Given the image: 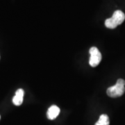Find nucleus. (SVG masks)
I'll return each instance as SVG.
<instances>
[{
  "instance_id": "nucleus-4",
  "label": "nucleus",
  "mask_w": 125,
  "mask_h": 125,
  "mask_svg": "<svg viewBox=\"0 0 125 125\" xmlns=\"http://www.w3.org/2000/svg\"><path fill=\"white\" fill-rule=\"evenodd\" d=\"M60 111H61L60 108L57 106L53 105V106H50L48 108V111H47V118L49 120H51L56 119L58 117V115H59Z\"/></svg>"
},
{
  "instance_id": "nucleus-2",
  "label": "nucleus",
  "mask_w": 125,
  "mask_h": 125,
  "mask_svg": "<svg viewBox=\"0 0 125 125\" xmlns=\"http://www.w3.org/2000/svg\"><path fill=\"white\" fill-rule=\"evenodd\" d=\"M125 81L122 79H119L117 81L115 85L109 87L106 90L108 96L112 98L121 97L125 92Z\"/></svg>"
},
{
  "instance_id": "nucleus-7",
  "label": "nucleus",
  "mask_w": 125,
  "mask_h": 125,
  "mask_svg": "<svg viewBox=\"0 0 125 125\" xmlns=\"http://www.w3.org/2000/svg\"><path fill=\"white\" fill-rule=\"evenodd\" d=\"M0 118H1V116H0Z\"/></svg>"
},
{
  "instance_id": "nucleus-3",
  "label": "nucleus",
  "mask_w": 125,
  "mask_h": 125,
  "mask_svg": "<svg viewBox=\"0 0 125 125\" xmlns=\"http://www.w3.org/2000/svg\"><path fill=\"white\" fill-rule=\"evenodd\" d=\"M90 57L89 64L91 67H97L102 61V54L96 47H91L89 50Z\"/></svg>"
},
{
  "instance_id": "nucleus-1",
  "label": "nucleus",
  "mask_w": 125,
  "mask_h": 125,
  "mask_svg": "<svg viewBox=\"0 0 125 125\" xmlns=\"http://www.w3.org/2000/svg\"><path fill=\"white\" fill-rule=\"evenodd\" d=\"M125 15L122 10H115L111 18H108L105 21V26L108 29H115L125 21Z\"/></svg>"
},
{
  "instance_id": "nucleus-6",
  "label": "nucleus",
  "mask_w": 125,
  "mask_h": 125,
  "mask_svg": "<svg viewBox=\"0 0 125 125\" xmlns=\"http://www.w3.org/2000/svg\"><path fill=\"white\" fill-rule=\"evenodd\" d=\"M109 124L110 121L108 116L106 114H102V115H100L98 121L95 123L94 125H109Z\"/></svg>"
},
{
  "instance_id": "nucleus-5",
  "label": "nucleus",
  "mask_w": 125,
  "mask_h": 125,
  "mask_svg": "<svg viewBox=\"0 0 125 125\" xmlns=\"http://www.w3.org/2000/svg\"><path fill=\"white\" fill-rule=\"evenodd\" d=\"M24 94V92L22 89H18L16 91L15 95L13 98V103L15 106H20L22 104Z\"/></svg>"
}]
</instances>
